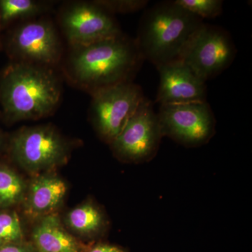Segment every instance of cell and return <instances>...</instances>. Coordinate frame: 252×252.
I'll return each mask as SVG.
<instances>
[{
	"mask_svg": "<svg viewBox=\"0 0 252 252\" xmlns=\"http://www.w3.org/2000/svg\"><path fill=\"white\" fill-rule=\"evenodd\" d=\"M74 47L70 59L71 70L75 79L92 93L132 81L144 61L135 39L122 34Z\"/></svg>",
	"mask_w": 252,
	"mask_h": 252,
	"instance_id": "cell-1",
	"label": "cell"
},
{
	"mask_svg": "<svg viewBox=\"0 0 252 252\" xmlns=\"http://www.w3.org/2000/svg\"><path fill=\"white\" fill-rule=\"evenodd\" d=\"M61 89L57 77L45 67L26 63L6 68L0 79V102L10 121L46 117L56 109Z\"/></svg>",
	"mask_w": 252,
	"mask_h": 252,
	"instance_id": "cell-2",
	"label": "cell"
},
{
	"mask_svg": "<svg viewBox=\"0 0 252 252\" xmlns=\"http://www.w3.org/2000/svg\"><path fill=\"white\" fill-rule=\"evenodd\" d=\"M203 23L174 1L158 3L142 15L136 44L144 60L158 68L178 59L186 42Z\"/></svg>",
	"mask_w": 252,
	"mask_h": 252,
	"instance_id": "cell-3",
	"label": "cell"
},
{
	"mask_svg": "<svg viewBox=\"0 0 252 252\" xmlns=\"http://www.w3.org/2000/svg\"><path fill=\"white\" fill-rule=\"evenodd\" d=\"M235 55L236 49L228 32L203 23L189 37L177 60L207 81L229 67Z\"/></svg>",
	"mask_w": 252,
	"mask_h": 252,
	"instance_id": "cell-4",
	"label": "cell"
},
{
	"mask_svg": "<svg viewBox=\"0 0 252 252\" xmlns=\"http://www.w3.org/2000/svg\"><path fill=\"white\" fill-rule=\"evenodd\" d=\"M144 98L142 88L132 81L120 83L93 93L91 115L100 137L110 144Z\"/></svg>",
	"mask_w": 252,
	"mask_h": 252,
	"instance_id": "cell-5",
	"label": "cell"
},
{
	"mask_svg": "<svg viewBox=\"0 0 252 252\" xmlns=\"http://www.w3.org/2000/svg\"><path fill=\"white\" fill-rule=\"evenodd\" d=\"M157 115L162 136L185 147L204 145L216 132V119L207 102L160 105Z\"/></svg>",
	"mask_w": 252,
	"mask_h": 252,
	"instance_id": "cell-6",
	"label": "cell"
},
{
	"mask_svg": "<svg viewBox=\"0 0 252 252\" xmlns=\"http://www.w3.org/2000/svg\"><path fill=\"white\" fill-rule=\"evenodd\" d=\"M162 137L153 104L145 97L110 144L114 154L121 160L142 163L156 157Z\"/></svg>",
	"mask_w": 252,
	"mask_h": 252,
	"instance_id": "cell-7",
	"label": "cell"
},
{
	"mask_svg": "<svg viewBox=\"0 0 252 252\" xmlns=\"http://www.w3.org/2000/svg\"><path fill=\"white\" fill-rule=\"evenodd\" d=\"M11 153L23 168L36 172L62 163L67 157V146L51 126L25 127L11 139Z\"/></svg>",
	"mask_w": 252,
	"mask_h": 252,
	"instance_id": "cell-8",
	"label": "cell"
},
{
	"mask_svg": "<svg viewBox=\"0 0 252 252\" xmlns=\"http://www.w3.org/2000/svg\"><path fill=\"white\" fill-rule=\"evenodd\" d=\"M61 22L68 40L74 46L88 45L122 34L112 13L95 1L71 5L63 12Z\"/></svg>",
	"mask_w": 252,
	"mask_h": 252,
	"instance_id": "cell-9",
	"label": "cell"
},
{
	"mask_svg": "<svg viewBox=\"0 0 252 252\" xmlns=\"http://www.w3.org/2000/svg\"><path fill=\"white\" fill-rule=\"evenodd\" d=\"M11 46L15 56L30 64H54L61 54L56 30L44 21L26 23L18 28L12 36Z\"/></svg>",
	"mask_w": 252,
	"mask_h": 252,
	"instance_id": "cell-10",
	"label": "cell"
},
{
	"mask_svg": "<svg viewBox=\"0 0 252 252\" xmlns=\"http://www.w3.org/2000/svg\"><path fill=\"white\" fill-rule=\"evenodd\" d=\"M157 69L160 84L157 102L160 106L207 102L206 81L180 60L163 64Z\"/></svg>",
	"mask_w": 252,
	"mask_h": 252,
	"instance_id": "cell-11",
	"label": "cell"
},
{
	"mask_svg": "<svg viewBox=\"0 0 252 252\" xmlns=\"http://www.w3.org/2000/svg\"><path fill=\"white\" fill-rule=\"evenodd\" d=\"M66 193L67 186L58 176H38L26 191L25 211L32 218L49 215L61 205Z\"/></svg>",
	"mask_w": 252,
	"mask_h": 252,
	"instance_id": "cell-12",
	"label": "cell"
},
{
	"mask_svg": "<svg viewBox=\"0 0 252 252\" xmlns=\"http://www.w3.org/2000/svg\"><path fill=\"white\" fill-rule=\"evenodd\" d=\"M32 238L39 252H79L75 238L63 228L59 217L51 213L41 217Z\"/></svg>",
	"mask_w": 252,
	"mask_h": 252,
	"instance_id": "cell-13",
	"label": "cell"
},
{
	"mask_svg": "<svg viewBox=\"0 0 252 252\" xmlns=\"http://www.w3.org/2000/svg\"><path fill=\"white\" fill-rule=\"evenodd\" d=\"M67 223L72 229L81 234H100L105 229L104 213L94 204L85 203L73 209L67 216Z\"/></svg>",
	"mask_w": 252,
	"mask_h": 252,
	"instance_id": "cell-14",
	"label": "cell"
},
{
	"mask_svg": "<svg viewBox=\"0 0 252 252\" xmlns=\"http://www.w3.org/2000/svg\"><path fill=\"white\" fill-rule=\"evenodd\" d=\"M26 191L27 187L21 176L11 167L0 164V210L22 201Z\"/></svg>",
	"mask_w": 252,
	"mask_h": 252,
	"instance_id": "cell-15",
	"label": "cell"
},
{
	"mask_svg": "<svg viewBox=\"0 0 252 252\" xmlns=\"http://www.w3.org/2000/svg\"><path fill=\"white\" fill-rule=\"evenodd\" d=\"M41 5L32 0H0L1 21L9 22L15 18L27 17L40 11Z\"/></svg>",
	"mask_w": 252,
	"mask_h": 252,
	"instance_id": "cell-16",
	"label": "cell"
},
{
	"mask_svg": "<svg viewBox=\"0 0 252 252\" xmlns=\"http://www.w3.org/2000/svg\"><path fill=\"white\" fill-rule=\"evenodd\" d=\"M23 231L21 220L15 212L0 211V246L22 243Z\"/></svg>",
	"mask_w": 252,
	"mask_h": 252,
	"instance_id": "cell-17",
	"label": "cell"
},
{
	"mask_svg": "<svg viewBox=\"0 0 252 252\" xmlns=\"http://www.w3.org/2000/svg\"><path fill=\"white\" fill-rule=\"evenodd\" d=\"M174 2L202 20L216 18L223 10L220 0H175Z\"/></svg>",
	"mask_w": 252,
	"mask_h": 252,
	"instance_id": "cell-18",
	"label": "cell"
},
{
	"mask_svg": "<svg viewBox=\"0 0 252 252\" xmlns=\"http://www.w3.org/2000/svg\"><path fill=\"white\" fill-rule=\"evenodd\" d=\"M96 3L112 13H133L145 9L149 4L147 0H103Z\"/></svg>",
	"mask_w": 252,
	"mask_h": 252,
	"instance_id": "cell-19",
	"label": "cell"
},
{
	"mask_svg": "<svg viewBox=\"0 0 252 252\" xmlns=\"http://www.w3.org/2000/svg\"><path fill=\"white\" fill-rule=\"evenodd\" d=\"M0 252H34V250L31 245L20 243L1 245Z\"/></svg>",
	"mask_w": 252,
	"mask_h": 252,
	"instance_id": "cell-20",
	"label": "cell"
},
{
	"mask_svg": "<svg viewBox=\"0 0 252 252\" xmlns=\"http://www.w3.org/2000/svg\"><path fill=\"white\" fill-rule=\"evenodd\" d=\"M88 252H127L117 245L107 243H99L93 247Z\"/></svg>",
	"mask_w": 252,
	"mask_h": 252,
	"instance_id": "cell-21",
	"label": "cell"
},
{
	"mask_svg": "<svg viewBox=\"0 0 252 252\" xmlns=\"http://www.w3.org/2000/svg\"><path fill=\"white\" fill-rule=\"evenodd\" d=\"M1 131H0V147H1Z\"/></svg>",
	"mask_w": 252,
	"mask_h": 252,
	"instance_id": "cell-22",
	"label": "cell"
},
{
	"mask_svg": "<svg viewBox=\"0 0 252 252\" xmlns=\"http://www.w3.org/2000/svg\"><path fill=\"white\" fill-rule=\"evenodd\" d=\"M0 22H1V16H0Z\"/></svg>",
	"mask_w": 252,
	"mask_h": 252,
	"instance_id": "cell-23",
	"label": "cell"
}]
</instances>
